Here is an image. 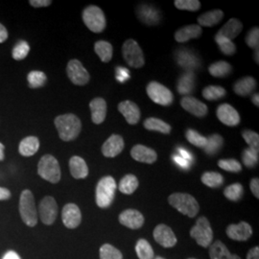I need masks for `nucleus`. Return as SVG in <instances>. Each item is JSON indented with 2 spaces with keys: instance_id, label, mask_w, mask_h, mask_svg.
Listing matches in <instances>:
<instances>
[{
  "instance_id": "nucleus-53",
  "label": "nucleus",
  "mask_w": 259,
  "mask_h": 259,
  "mask_svg": "<svg viewBox=\"0 0 259 259\" xmlns=\"http://www.w3.org/2000/svg\"><path fill=\"white\" fill-rule=\"evenodd\" d=\"M250 190L252 192V194L254 195V197L256 199L259 198V180L257 178L252 179L250 181Z\"/></svg>"
},
{
  "instance_id": "nucleus-49",
  "label": "nucleus",
  "mask_w": 259,
  "mask_h": 259,
  "mask_svg": "<svg viewBox=\"0 0 259 259\" xmlns=\"http://www.w3.org/2000/svg\"><path fill=\"white\" fill-rule=\"evenodd\" d=\"M242 137L245 139L246 143L250 146L249 148L258 150L259 147V136L257 133L250 131V130H245L242 133Z\"/></svg>"
},
{
  "instance_id": "nucleus-3",
  "label": "nucleus",
  "mask_w": 259,
  "mask_h": 259,
  "mask_svg": "<svg viewBox=\"0 0 259 259\" xmlns=\"http://www.w3.org/2000/svg\"><path fill=\"white\" fill-rule=\"evenodd\" d=\"M115 180L111 176L103 177L96 186V204L101 208L109 207L116 191Z\"/></svg>"
},
{
  "instance_id": "nucleus-35",
  "label": "nucleus",
  "mask_w": 259,
  "mask_h": 259,
  "mask_svg": "<svg viewBox=\"0 0 259 259\" xmlns=\"http://www.w3.org/2000/svg\"><path fill=\"white\" fill-rule=\"evenodd\" d=\"M138 187H139V180L133 174H128L123 177L118 185V189L121 193L126 195L133 194L138 189Z\"/></svg>"
},
{
  "instance_id": "nucleus-16",
  "label": "nucleus",
  "mask_w": 259,
  "mask_h": 259,
  "mask_svg": "<svg viewBox=\"0 0 259 259\" xmlns=\"http://www.w3.org/2000/svg\"><path fill=\"white\" fill-rule=\"evenodd\" d=\"M181 105L184 110L193 114L196 117H204L208 112L207 106L193 96L183 97L181 100Z\"/></svg>"
},
{
  "instance_id": "nucleus-10",
  "label": "nucleus",
  "mask_w": 259,
  "mask_h": 259,
  "mask_svg": "<svg viewBox=\"0 0 259 259\" xmlns=\"http://www.w3.org/2000/svg\"><path fill=\"white\" fill-rule=\"evenodd\" d=\"M66 73L69 80L76 85H84L90 82L91 76L79 60H71L66 66Z\"/></svg>"
},
{
  "instance_id": "nucleus-36",
  "label": "nucleus",
  "mask_w": 259,
  "mask_h": 259,
  "mask_svg": "<svg viewBox=\"0 0 259 259\" xmlns=\"http://www.w3.org/2000/svg\"><path fill=\"white\" fill-rule=\"evenodd\" d=\"M224 145V139L218 134H213L207 138V142L204 147V152L208 156H214L222 149Z\"/></svg>"
},
{
  "instance_id": "nucleus-34",
  "label": "nucleus",
  "mask_w": 259,
  "mask_h": 259,
  "mask_svg": "<svg viewBox=\"0 0 259 259\" xmlns=\"http://www.w3.org/2000/svg\"><path fill=\"white\" fill-rule=\"evenodd\" d=\"M232 66L230 63L225 61H219L213 63L208 67V72L213 77L216 78H224L232 73Z\"/></svg>"
},
{
  "instance_id": "nucleus-19",
  "label": "nucleus",
  "mask_w": 259,
  "mask_h": 259,
  "mask_svg": "<svg viewBox=\"0 0 259 259\" xmlns=\"http://www.w3.org/2000/svg\"><path fill=\"white\" fill-rule=\"evenodd\" d=\"M131 156L137 161L148 164L156 162L157 159V152L155 150L141 144H138L132 148Z\"/></svg>"
},
{
  "instance_id": "nucleus-27",
  "label": "nucleus",
  "mask_w": 259,
  "mask_h": 259,
  "mask_svg": "<svg viewBox=\"0 0 259 259\" xmlns=\"http://www.w3.org/2000/svg\"><path fill=\"white\" fill-rule=\"evenodd\" d=\"M69 170L72 177L77 180L85 179L89 176V167L81 157L74 156L69 159Z\"/></svg>"
},
{
  "instance_id": "nucleus-56",
  "label": "nucleus",
  "mask_w": 259,
  "mask_h": 259,
  "mask_svg": "<svg viewBox=\"0 0 259 259\" xmlns=\"http://www.w3.org/2000/svg\"><path fill=\"white\" fill-rule=\"evenodd\" d=\"M11 198V192L5 187H0V201L9 200Z\"/></svg>"
},
{
  "instance_id": "nucleus-55",
  "label": "nucleus",
  "mask_w": 259,
  "mask_h": 259,
  "mask_svg": "<svg viewBox=\"0 0 259 259\" xmlns=\"http://www.w3.org/2000/svg\"><path fill=\"white\" fill-rule=\"evenodd\" d=\"M8 31L6 27L0 23V44L4 42L8 38Z\"/></svg>"
},
{
  "instance_id": "nucleus-24",
  "label": "nucleus",
  "mask_w": 259,
  "mask_h": 259,
  "mask_svg": "<svg viewBox=\"0 0 259 259\" xmlns=\"http://www.w3.org/2000/svg\"><path fill=\"white\" fill-rule=\"evenodd\" d=\"M243 30V24L239 19H231L216 34V36L226 37L232 40L237 37Z\"/></svg>"
},
{
  "instance_id": "nucleus-4",
  "label": "nucleus",
  "mask_w": 259,
  "mask_h": 259,
  "mask_svg": "<svg viewBox=\"0 0 259 259\" xmlns=\"http://www.w3.org/2000/svg\"><path fill=\"white\" fill-rule=\"evenodd\" d=\"M19 213L22 221L28 227H35L37 223V212L34 195L30 190H23L19 198Z\"/></svg>"
},
{
  "instance_id": "nucleus-43",
  "label": "nucleus",
  "mask_w": 259,
  "mask_h": 259,
  "mask_svg": "<svg viewBox=\"0 0 259 259\" xmlns=\"http://www.w3.org/2000/svg\"><path fill=\"white\" fill-rule=\"evenodd\" d=\"M243 163L248 168H253L258 163V150L247 148L243 151L242 154Z\"/></svg>"
},
{
  "instance_id": "nucleus-14",
  "label": "nucleus",
  "mask_w": 259,
  "mask_h": 259,
  "mask_svg": "<svg viewBox=\"0 0 259 259\" xmlns=\"http://www.w3.org/2000/svg\"><path fill=\"white\" fill-rule=\"evenodd\" d=\"M63 223L67 229H76L82 221V213L79 206L75 204H66L62 212Z\"/></svg>"
},
{
  "instance_id": "nucleus-23",
  "label": "nucleus",
  "mask_w": 259,
  "mask_h": 259,
  "mask_svg": "<svg viewBox=\"0 0 259 259\" xmlns=\"http://www.w3.org/2000/svg\"><path fill=\"white\" fill-rule=\"evenodd\" d=\"M90 108L92 111V120L94 124H101L103 123L106 116H107V102L105 99L97 97L94 98L93 100L90 103Z\"/></svg>"
},
{
  "instance_id": "nucleus-57",
  "label": "nucleus",
  "mask_w": 259,
  "mask_h": 259,
  "mask_svg": "<svg viewBox=\"0 0 259 259\" xmlns=\"http://www.w3.org/2000/svg\"><path fill=\"white\" fill-rule=\"evenodd\" d=\"M247 259H259V248L254 247L250 249L247 254Z\"/></svg>"
},
{
  "instance_id": "nucleus-13",
  "label": "nucleus",
  "mask_w": 259,
  "mask_h": 259,
  "mask_svg": "<svg viewBox=\"0 0 259 259\" xmlns=\"http://www.w3.org/2000/svg\"><path fill=\"white\" fill-rule=\"evenodd\" d=\"M216 115L218 119L229 127H236L240 123V115L238 111H236L230 104H221L217 110Z\"/></svg>"
},
{
  "instance_id": "nucleus-9",
  "label": "nucleus",
  "mask_w": 259,
  "mask_h": 259,
  "mask_svg": "<svg viewBox=\"0 0 259 259\" xmlns=\"http://www.w3.org/2000/svg\"><path fill=\"white\" fill-rule=\"evenodd\" d=\"M146 93L150 99L160 106H170L174 101V95L165 85L156 81H152L147 84Z\"/></svg>"
},
{
  "instance_id": "nucleus-29",
  "label": "nucleus",
  "mask_w": 259,
  "mask_h": 259,
  "mask_svg": "<svg viewBox=\"0 0 259 259\" xmlns=\"http://www.w3.org/2000/svg\"><path fill=\"white\" fill-rule=\"evenodd\" d=\"M224 18V12L222 10H212L207 11L202 14L198 18V25L201 27H212L217 25Z\"/></svg>"
},
{
  "instance_id": "nucleus-7",
  "label": "nucleus",
  "mask_w": 259,
  "mask_h": 259,
  "mask_svg": "<svg viewBox=\"0 0 259 259\" xmlns=\"http://www.w3.org/2000/svg\"><path fill=\"white\" fill-rule=\"evenodd\" d=\"M122 55L127 63L133 68H140L145 65V58L143 51L139 44L133 39H127L122 46Z\"/></svg>"
},
{
  "instance_id": "nucleus-21",
  "label": "nucleus",
  "mask_w": 259,
  "mask_h": 259,
  "mask_svg": "<svg viewBox=\"0 0 259 259\" xmlns=\"http://www.w3.org/2000/svg\"><path fill=\"white\" fill-rule=\"evenodd\" d=\"M228 236L235 241H247L252 235V229L248 223L240 222L236 225H230L227 228Z\"/></svg>"
},
{
  "instance_id": "nucleus-45",
  "label": "nucleus",
  "mask_w": 259,
  "mask_h": 259,
  "mask_svg": "<svg viewBox=\"0 0 259 259\" xmlns=\"http://www.w3.org/2000/svg\"><path fill=\"white\" fill-rule=\"evenodd\" d=\"M100 259H123L119 250L110 244H105L100 248Z\"/></svg>"
},
{
  "instance_id": "nucleus-1",
  "label": "nucleus",
  "mask_w": 259,
  "mask_h": 259,
  "mask_svg": "<svg viewBox=\"0 0 259 259\" xmlns=\"http://www.w3.org/2000/svg\"><path fill=\"white\" fill-rule=\"evenodd\" d=\"M54 122L60 139L66 142L77 139L81 133L82 122L73 113L59 115L56 117Z\"/></svg>"
},
{
  "instance_id": "nucleus-64",
  "label": "nucleus",
  "mask_w": 259,
  "mask_h": 259,
  "mask_svg": "<svg viewBox=\"0 0 259 259\" xmlns=\"http://www.w3.org/2000/svg\"><path fill=\"white\" fill-rule=\"evenodd\" d=\"M189 259H196V258H189Z\"/></svg>"
},
{
  "instance_id": "nucleus-42",
  "label": "nucleus",
  "mask_w": 259,
  "mask_h": 259,
  "mask_svg": "<svg viewBox=\"0 0 259 259\" xmlns=\"http://www.w3.org/2000/svg\"><path fill=\"white\" fill-rule=\"evenodd\" d=\"M244 193V188L241 184H233V185H229L225 188L224 190V195L227 199L233 202L239 201Z\"/></svg>"
},
{
  "instance_id": "nucleus-11",
  "label": "nucleus",
  "mask_w": 259,
  "mask_h": 259,
  "mask_svg": "<svg viewBox=\"0 0 259 259\" xmlns=\"http://www.w3.org/2000/svg\"><path fill=\"white\" fill-rule=\"evenodd\" d=\"M38 213L41 222L45 225H52L55 222L58 215V204L56 200L51 196L45 197L38 206Z\"/></svg>"
},
{
  "instance_id": "nucleus-50",
  "label": "nucleus",
  "mask_w": 259,
  "mask_h": 259,
  "mask_svg": "<svg viewBox=\"0 0 259 259\" xmlns=\"http://www.w3.org/2000/svg\"><path fill=\"white\" fill-rule=\"evenodd\" d=\"M246 44L248 47L256 50L258 49L259 46V29L258 27H253L250 29V31L247 33L246 37H245Z\"/></svg>"
},
{
  "instance_id": "nucleus-63",
  "label": "nucleus",
  "mask_w": 259,
  "mask_h": 259,
  "mask_svg": "<svg viewBox=\"0 0 259 259\" xmlns=\"http://www.w3.org/2000/svg\"><path fill=\"white\" fill-rule=\"evenodd\" d=\"M154 259H165V258H163V257H160V256H157V257H156V258H154Z\"/></svg>"
},
{
  "instance_id": "nucleus-32",
  "label": "nucleus",
  "mask_w": 259,
  "mask_h": 259,
  "mask_svg": "<svg viewBox=\"0 0 259 259\" xmlns=\"http://www.w3.org/2000/svg\"><path fill=\"white\" fill-rule=\"evenodd\" d=\"M94 51L100 58L103 63L111 62L112 54H113V49H112V46L109 41H106V40L96 41L94 45Z\"/></svg>"
},
{
  "instance_id": "nucleus-41",
  "label": "nucleus",
  "mask_w": 259,
  "mask_h": 259,
  "mask_svg": "<svg viewBox=\"0 0 259 259\" xmlns=\"http://www.w3.org/2000/svg\"><path fill=\"white\" fill-rule=\"evenodd\" d=\"M185 138L188 142L199 148H204L207 142V138L202 136L200 133L193 129H188L185 132Z\"/></svg>"
},
{
  "instance_id": "nucleus-62",
  "label": "nucleus",
  "mask_w": 259,
  "mask_h": 259,
  "mask_svg": "<svg viewBox=\"0 0 259 259\" xmlns=\"http://www.w3.org/2000/svg\"><path fill=\"white\" fill-rule=\"evenodd\" d=\"M258 49H256V50H254V61H255V63L256 64H259V59H258Z\"/></svg>"
},
{
  "instance_id": "nucleus-37",
  "label": "nucleus",
  "mask_w": 259,
  "mask_h": 259,
  "mask_svg": "<svg viewBox=\"0 0 259 259\" xmlns=\"http://www.w3.org/2000/svg\"><path fill=\"white\" fill-rule=\"evenodd\" d=\"M227 94L226 90L220 85H208L203 91V97L208 101H215L222 99Z\"/></svg>"
},
{
  "instance_id": "nucleus-17",
  "label": "nucleus",
  "mask_w": 259,
  "mask_h": 259,
  "mask_svg": "<svg viewBox=\"0 0 259 259\" xmlns=\"http://www.w3.org/2000/svg\"><path fill=\"white\" fill-rule=\"evenodd\" d=\"M125 142L123 138L119 135H111L107 139L102 146V154L106 157H117L124 150Z\"/></svg>"
},
{
  "instance_id": "nucleus-8",
  "label": "nucleus",
  "mask_w": 259,
  "mask_h": 259,
  "mask_svg": "<svg viewBox=\"0 0 259 259\" xmlns=\"http://www.w3.org/2000/svg\"><path fill=\"white\" fill-rule=\"evenodd\" d=\"M190 235L194 238L198 245L207 248L211 245L213 240V232L209 221L205 217H200L196 225L190 231Z\"/></svg>"
},
{
  "instance_id": "nucleus-20",
  "label": "nucleus",
  "mask_w": 259,
  "mask_h": 259,
  "mask_svg": "<svg viewBox=\"0 0 259 259\" xmlns=\"http://www.w3.org/2000/svg\"><path fill=\"white\" fill-rule=\"evenodd\" d=\"M119 222L129 229L138 230L143 226L144 217L139 210L127 209L121 212L119 215Z\"/></svg>"
},
{
  "instance_id": "nucleus-6",
  "label": "nucleus",
  "mask_w": 259,
  "mask_h": 259,
  "mask_svg": "<svg viewBox=\"0 0 259 259\" xmlns=\"http://www.w3.org/2000/svg\"><path fill=\"white\" fill-rule=\"evenodd\" d=\"M83 21L93 33H102L107 26L104 12L95 5H90L83 10Z\"/></svg>"
},
{
  "instance_id": "nucleus-33",
  "label": "nucleus",
  "mask_w": 259,
  "mask_h": 259,
  "mask_svg": "<svg viewBox=\"0 0 259 259\" xmlns=\"http://www.w3.org/2000/svg\"><path fill=\"white\" fill-rule=\"evenodd\" d=\"M143 125H144V128L148 131H156L164 135H169L172 131V127L168 123L155 117L147 118L144 121Z\"/></svg>"
},
{
  "instance_id": "nucleus-28",
  "label": "nucleus",
  "mask_w": 259,
  "mask_h": 259,
  "mask_svg": "<svg viewBox=\"0 0 259 259\" xmlns=\"http://www.w3.org/2000/svg\"><path fill=\"white\" fill-rule=\"evenodd\" d=\"M255 89H256V81L254 78L250 76L241 78L233 84L234 93L242 97H246L250 95V93L254 92Z\"/></svg>"
},
{
  "instance_id": "nucleus-44",
  "label": "nucleus",
  "mask_w": 259,
  "mask_h": 259,
  "mask_svg": "<svg viewBox=\"0 0 259 259\" xmlns=\"http://www.w3.org/2000/svg\"><path fill=\"white\" fill-rule=\"evenodd\" d=\"M215 41L218 45V47L220 48L223 54L227 56H232L236 52V47L231 39L215 35Z\"/></svg>"
},
{
  "instance_id": "nucleus-51",
  "label": "nucleus",
  "mask_w": 259,
  "mask_h": 259,
  "mask_svg": "<svg viewBox=\"0 0 259 259\" xmlns=\"http://www.w3.org/2000/svg\"><path fill=\"white\" fill-rule=\"evenodd\" d=\"M116 79L120 82H124L129 78V70L123 67H116Z\"/></svg>"
},
{
  "instance_id": "nucleus-59",
  "label": "nucleus",
  "mask_w": 259,
  "mask_h": 259,
  "mask_svg": "<svg viewBox=\"0 0 259 259\" xmlns=\"http://www.w3.org/2000/svg\"><path fill=\"white\" fill-rule=\"evenodd\" d=\"M180 154H181V157H184L187 161H191L192 160V156H191V154L188 151H185V150L181 149L180 150Z\"/></svg>"
},
{
  "instance_id": "nucleus-25",
  "label": "nucleus",
  "mask_w": 259,
  "mask_h": 259,
  "mask_svg": "<svg viewBox=\"0 0 259 259\" xmlns=\"http://www.w3.org/2000/svg\"><path fill=\"white\" fill-rule=\"evenodd\" d=\"M195 80L196 77L194 72L186 71L184 74L181 75L177 83L178 93L184 95V97L190 96V94L193 93L195 90Z\"/></svg>"
},
{
  "instance_id": "nucleus-60",
  "label": "nucleus",
  "mask_w": 259,
  "mask_h": 259,
  "mask_svg": "<svg viewBox=\"0 0 259 259\" xmlns=\"http://www.w3.org/2000/svg\"><path fill=\"white\" fill-rule=\"evenodd\" d=\"M251 100H252V103L254 104V106H256L257 108L259 107V95L258 93H255L253 96H252V98H251Z\"/></svg>"
},
{
  "instance_id": "nucleus-48",
  "label": "nucleus",
  "mask_w": 259,
  "mask_h": 259,
  "mask_svg": "<svg viewBox=\"0 0 259 259\" xmlns=\"http://www.w3.org/2000/svg\"><path fill=\"white\" fill-rule=\"evenodd\" d=\"M29 51H30L29 45L26 41L22 40V41H19V44L14 47L12 55L16 61H21L27 57Z\"/></svg>"
},
{
  "instance_id": "nucleus-54",
  "label": "nucleus",
  "mask_w": 259,
  "mask_h": 259,
  "mask_svg": "<svg viewBox=\"0 0 259 259\" xmlns=\"http://www.w3.org/2000/svg\"><path fill=\"white\" fill-rule=\"evenodd\" d=\"M173 159H174V161L176 162L178 165H180V166L183 167V168H187V167L189 166V161H187L186 159H185L184 157H181V156H174Z\"/></svg>"
},
{
  "instance_id": "nucleus-22",
  "label": "nucleus",
  "mask_w": 259,
  "mask_h": 259,
  "mask_svg": "<svg viewBox=\"0 0 259 259\" xmlns=\"http://www.w3.org/2000/svg\"><path fill=\"white\" fill-rule=\"evenodd\" d=\"M118 111L124 116V118L129 123L130 125H136L140 120V110L136 103L132 101H123L118 105Z\"/></svg>"
},
{
  "instance_id": "nucleus-30",
  "label": "nucleus",
  "mask_w": 259,
  "mask_h": 259,
  "mask_svg": "<svg viewBox=\"0 0 259 259\" xmlns=\"http://www.w3.org/2000/svg\"><path fill=\"white\" fill-rule=\"evenodd\" d=\"M39 149V140L37 137H27L22 139L19 143V154L23 157L34 156Z\"/></svg>"
},
{
  "instance_id": "nucleus-46",
  "label": "nucleus",
  "mask_w": 259,
  "mask_h": 259,
  "mask_svg": "<svg viewBox=\"0 0 259 259\" xmlns=\"http://www.w3.org/2000/svg\"><path fill=\"white\" fill-rule=\"evenodd\" d=\"M219 167L228 172L232 173H239L242 171V165L240 162L234 158H229V159H220L218 162Z\"/></svg>"
},
{
  "instance_id": "nucleus-52",
  "label": "nucleus",
  "mask_w": 259,
  "mask_h": 259,
  "mask_svg": "<svg viewBox=\"0 0 259 259\" xmlns=\"http://www.w3.org/2000/svg\"><path fill=\"white\" fill-rule=\"evenodd\" d=\"M30 5L35 8H41V7H48L52 4L51 0H30Z\"/></svg>"
},
{
  "instance_id": "nucleus-31",
  "label": "nucleus",
  "mask_w": 259,
  "mask_h": 259,
  "mask_svg": "<svg viewBox=\"0 0 259 259\" xmlns=\"http://www.w3.org/2000/svg\"><path fill=\"white\" fill-rule=\"evenodd\" d=\"M209 256L211 259H241L237 254H232L228 248L219 240L210 245Z\"/></svg>"
},
{
  "instance_id": "nucleus-12",
  "label": "nucleus",
  "mask_w": 259,
  "mask_h": 259,
  "mask_svg": "<svg viewBox=\"0 0 259 259\" xmlns=\"http://www.w3.org/2000/svg\"><path fill=\"white\" fill-rule=\"evenodd\" d=\"M176 60L178 65L185 68L186 71L193 72V70L200 67L201 60L196 56L193 51L189 49H179L176 52Z\"/></svg>"
},
{
  "instance_id": "nucleus-61",
  "label": "nucleus",
  "mask_w": 259,
  "mask_h": 259,
  "mask_svg": "<svg viewBox=\"0 0 259 259\" xmlns=\"http://www.w3.org/2000/svg\"><path fill=\"white\" fill-rule=\"evenodd\" d=\"M4 150H5V146L2 143H0V161H2L4 159V157H5Z\"/></svg>"
},
{
  "instance_id": "nucleus-40",
  "label": "nucleus",
  "mask_w": 259,
  "mask_h": 259,
  "mask_svg": "<svg viewBox=\"0 0 259 259\" xmlns=\"http://www.w3.org/2000/svg\"><path fill=\"white\" fill-rule=\"evenodd\" d=\"M27 80L28 84L31 89H39L47 83V77L42 71L33 70L28 74Z\"/></svg>"
},
{
  "instance_id": "nucleus-18",
  "label": "nucleus",
  "mask_w": 259,
  "mask_h": 259,
  "mask_svg": "<svg viewBox=\"0 0 259 259\" xmlns=\"http://www.w3.org/2000/svg\"><path fill=\"white\" fill-rule=\"evenodd\" d=\"M138 17L139 20L150 26L157 25L161 19V15L159 11L156 7L148 4H143L139 6L138 8Z\"/></svg>"
},
{
  "instance_id": "nucleus-26",
  "label": "nucleus",
  "mask_w": 259,
  "mask_h": 259,
  "mask_svg": "<svg viewBox=\"0 0 259 259\" xmlns=\"http://www.w3.org/2000/svg\"><path fill=\"white\" fill-rule=\"evenodd\" d=\"M203 29L198 24H191L179 29L175 33V39L178 42H186L191 38H197L202 36Z\"/></svg>"
},
{
  "instance_id": "nucleus-5",
  "label": "nucleus",
  "mask_w": 259,
  "mask_h": 259,
  "mask_svg": "<svg viewBox=\"0 0 259 259\" xmlns=\"http://www.w3.org/2000/svg\"><path fill=\"white\" fill-rule=\"evenodd\" d=\"M37 174L51 184H58L61 181V167L59 161L52 155H45L37 164Z\"/></svg>"
},
{
  "instance_id": "nucleus-58",
  "label": "nucleus",
  "mask_w": 259,
  "mask_h": 259,
  "mask_svg": "<svg viewBox=\"0 0 259 259\" xmlns=\"http://www.w3.org/2000/svg\"><path fill=\"white\" fill-rule=\"evenodd\" d=\"M2 259H21L20 258V256H19V254L16 252V251H14V250H9V251H7L5 254H4V256H3V258Z\"/></svg>"
},
{
  "instance_id": "nucleus-39",
  "label": "nucleus",
  "mask_w": 259,
  "mask_h": 259,
  "mask_svg": "<svg viewBox=\"0 0 259 259\" xmlns=\"http://www.w3.org/2000/svg\"><path fill=\"white\" fill-rule=\"evenodd\" d=\"M136 251L139 259H154L155 253L152 246L148 241L145 239H139L136 246Z\"/></svg>"
},
{
  "instance_id": "nucleus-47",
  "label": "nucleus",
  "mask_w": 259,
  "mask_h": 259,
  "mask_svg": "<svg viewBox=\"0 0 259 259\" xmlns=\"http://www.w3.org/2000/svg\"><path fill=\"white\" fill-rule=\"evenodd\" d=\"M174 4L177 9L182 11L196 12L201 8V2L199 0H176Z\"/></svg>"
},
{
  "instance_id": "nucleus-2",
  "label": "nucleus",
  "mask_w": 259,
  "mask_h": 259,
  "mask_svg": "<svg viewBox=\"0 0 259 259\" xmlns=\"http://www.w3.org/2000/svg\"><path fill=\"white\" fill-rule=\"evenodd\" d=\"M168 202L179 212L194 218L200 210V205L193 196L186 193H174L168 197Z\"/></svg>"
},
{
  "instance_id": "nucleus-38",
  "label": "nucleus",
  "mask_w": 259,
  "mask_h": 259,
  "mask_svg": "<svg viewBox=\"0 0 259 259\" xmlns=\"http://www.w3.org/2000/svg\"><path fill=\"white\" fill-rule=\"evenodd\" d=\"M204 185L210 188H218L224 184V177L217 172H204L201 178Z\"/></svg>"
},
{
  "instance_id": "nucleus-15",
  "label": "nucleus",
  "mask_w": 259,
  "mask_h": 259,
  "mask_svg": "<svg viewBox=\"0 0 259 259\" xmlns=\"http://www.w3.org/2000/svg\"><path fill=\"white\" fill-rule=\"evenodd\" d=\"M154 238L159 245L164 248H172L177 244L175 233L166 225L160 224L154 230Z\"/></svg>"
}]
</instances>
